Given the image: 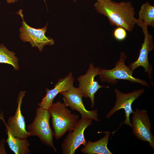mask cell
<instances>
[{
	"label": "cell",
	"mask_w": 154,
	"mask_h": 154,
	"mask_svg": "<svg viewBox=\"0 0 154 154\" xmlns=\"http://www.w3.org/2000/svg\"><path fill=\"white\" fill-rule=\"evenodd\" d=\"M92 123L90 119L81 118L78 120L73 130L66 135L61 144L62 154H74L81 145H84L87 142L84 138V131Z\"/></svg>",
	"instance_id": "cell-8"
},
{
	"label": "cell",
	"mask_w": 154,
	"mask_h": 154,
	"mask_svg": "<svg viewBox=\"0 0 154 154\" xmlns=\"http://www.w3.org/2000/svg\"><path fill=\"white\" fill-rule=\"evenodd\" d=\"M77 0H74V2H75ZM102 0H97V1H102Z\"/></svg>",
	"instance_id": "cell-21"
},
{
	"label": "cell",
	"mask_w": 154,
	"mask_h": 154,
	"mask_svg": "<svg viewBox=\"0 0 154 154\" xmlns=\"http://www.w3.org/2000/svg\"><path fill=\"white\" fill-rule=\"evenodd\" d=\"M6 133L8 135L5 142L7 143L11 149L15 154H29L30 150L29 142L27 139L21 138L13 135L6 128Z\"/></svg>",
	"instance_id": "cell-15"
},
{
	"label": "cell",
	"mask_w": 154,
	"mask_h": 154,
	"mask_svg": "<svg viewBox=\"0 0 154 154\" xmlns=\"http://www.w3.org/2000/svg\"><path fill=\"white\" fill-rule=\"evenodd\" d=\"M104 133V136L98 141H87L81 149V152L84 154H112L107 147L111 132L107 131Z\"/></svg>",
	"instance_id": "cell-14"
},
{
	"label": "cell",
	"mask_w": 154,
	"mask_h": 154,
	"mask_svg": "<svg viewBox=\"0 0 154 154\" xmlns=\"http://www.w3.org/2000/svg\"><path fill=\"white\" fill-rule=\"evenodd\" d=\"M127 57L125 53L121 52L120 53L119 59L116 62L114 68L110 70L101 69L98 74L100 81L114 85L117 83L118 80H125L150 88L145 80L132 76L133 71L125 64V61Z\"/></svg>",
	"instance_id": "cell-3"
},
{
	"label": "cell",
	"mask_w": 154,
	"mask_h": 154,
	"mask_svg": "<svg viewBox=\"0 0 154 154\" xmlns=\"http://www.w3.org/2000/svg\"><path fill=\"white\" fill-rule=\"evenodd\" d=\"M145 89H142L134 91L127 93H123L117 88H115L116 100L114 106L106 115V117L108 119L112 116L117 110L123 109L125 112V119L121 123L118 128L114 133L123 124H125L131 128L132 125L130 119V115L134 112L132 108L133 102L141 96L145 91Z\"/></svg>",
	"instance_id": "cell-6"
},
{
	"label": "cell",
	"mask_w": 154,
	"mask_h": 154,
	"mask_svg": "<svg viewBox=\"0 0 154 154\" xmlns=\"http://www.w3.org/2000/svg\"><path fill=\"white\" fill-rule=\"evenodd\" d=\"M17 0H6L7 2L9 3H14L15 2L17 1Z\"/></svg>",
	"instance_id": "cell-20"
},
{
	"label": "cell",
	"mask_w": 154,
	"mask_h": 154,
	"mask_svg": "<svg viewBox=\"0 0 154 154\" xmlns=\"http://www.w3.org/2000/svg\"><path fill=\"white\" fill-rule=\"evenodd\" d=\"M74 81L73 73L70 72L66 77L60 78L53 88L49 89L45 88L46 94L41 102L38 104V106L44 109L48 110L57 94L68 90L73 86Z\"/></svg>",
	"instance_id": "cell-13"
},
{
	"label": "cell",
	"mask_w": 154,
	"mask_h": 154,
	"mask_svg": "<svg viewBox=\"0 0 154 154\" xmlns=\"http://www.w3.org/2000/svg\"><path fill=\"white\" fill-rule=\"evenodd\" d=\"M6 140L5 139H2L0 140V154H7L5 148V144Z\"/></svg>",
	"instance_id": "cell-19"
},
{
	"label": "cell",
	"mask_w": 154,
	"mask_h": 154,
	"mask_svg": "<svg viewBox=\"0 0 154 154\" xmlns=\"http://www.w3.org/2000/svg\"><path fill=\"white\" fill-rule=\"evenodd\" d=\"M66 104L60 101L53 103L48 109L52 117L54 130V136L58 139L67 131H72L79 118L78 115L72 114Z\"/></svg>",
	"instance_id": "cell-2"
},
{
	"label": "cell",
	"mask_w": 154,
	"mask_h": 154,
	"mask_svg": "<svg viewBox=\"0 0 154 154\" xmlns=\"http://www.w3.org/2000/svg\"><path fill=\"white\" fill-rule=\"evenodd\" d=\"M132 133L138 139L147 142L154 149V136L152 133L151 123L147 110L136 109L131 118Z\"/></svg>",
	"instance_id": "cell-5"
},
{
	"label": "cell",
	"mask_w": 154,
	"mask_h": 154,
	"mask_svg": "<svg viewBox=\"0 0 154 154\" xmlns=\"http://www.w3.org/2000/svg\"><path fill=\"white\" fill-rule=\"evenodd\" d=\"M25 92L22 91L18 94L17 102V107L15 115L9 118L7 123H6L3 117L2 119L10 133L14 136L21 138L27 139L31 136L30 133L26 129L25 118L23 115L21 110L22 100L25 96Z\"/></svg>",
	"instance_id": "cell-11"
},
{
	"label": "cell",
	"mask_w": 154,
	"mask_h": 154,
	"mask_svg": "<svg viewBox=\"0 0 154 154\" xmlns=\"http://www.w3.org/2000/svg\"><path fill=\"white\" fill-rule=\"evenodd\" d=\"M113 35L117 40L119 41H123L127 37L126 30L122 27H117L114 31Z\"/></svg>",
	"instance_id": "cell-18"
},
{
	"label": "cell",
	"mask_w": 154,
	"mask_h": 154,
	"mask_svg": "<svg viewBox=\"0 0 154 154\" xmlns=\"http://www.w3.org/2000/svg\"><path fill=\"white\" fill-rule=\"evenodd\" d=\"M22 10L18 12L23 19L22 25L19 29L20 38L24 42H29L32 47H36L40 52L41 51L44 46L52 45L54 43L53 39L45 35L47 31V24L43 28L35 29L27 25L24 20Z\"/></svg>",
	"instance_id": "cell-7"
},
{
	"label": "cell",
	"mask_w": 154,
	"mask_h": 154,
	"mask_svg": "<svg viewBox=\"0 0 154 154\" xmlns=\"http://www.w3.org/2000/svg\"><path fill=\"white\" fill-rule=\"evenodd\" d=\"M51 117L48 110L40 107L37 108L34 120L27 126V129L31 136H38L43 143L51 147L56 152L53 141L54 132L49 123Z\"/></svg>",
	"instance_id": "cell-4"
},
{
	"label": "cell",
	"mask_w": 154,
	"mask_h": 154,
	"mask_svg": "<svg viewBox=\"0 0 154 154\" xmlns=\"http://www.w3.org/2000/svg\"><path fill=\"white\" fill-rule=\"evenodd\" d=\"M60 94L63 96L66 106L69 107L72 110L78 112L81 115V118L100 121L98 117V109L88 110L86 109L83 102V93L78 88L73 86L68 90Z\"/></svg>",
	"instance_id": "cell-9"
},
{
	"label": "cell",
	"mask_w": 154,
	"mask_h": 154,
	"mask_svg": "<svg viewBox=\"0 0 154 154\" xmlns=\"http://www.w3.org/2000/svg\"><path fill=\"white\" fill-rule=\"evenodd\" d=\"M101 69L100 67H94L91 63L86 73L77 78L79 82L78 88L83 93L85 98H90L92 108L94 106L95 94L97 91L102 88H110L109 86L100 85L98 81L94 79L95 77L99 74Z\"/></svg>",
	"instance_id": "cell-10"
},
{
	"label": "cell",
	"mask_w": 154,
	"mask_h": 154,
	"mask_svg": "<svg viewBox=\"0 0 154 154\" xmlns=\"http://www.w3.org/2000/svg\"><path fill=\"white\" fill-rule=\"evenodd\" d=\"M143 31L144 35V39L141 45L139 57L135 61L130 63L128 67L133 71L139 66L144 67V72H147L151 84L153 87L151 79L153 68L152 65L149 62L148 58L149 52L154 48L153 37L149 33L147 29L143 30Z\"/></svg>",
	"instance_id": "cell-12"
},
{
	"label": "cell",
	"mask_w": 154,
	"mask_h": 154,
	"mask_svg": "<svg viewBox=\"0 0 154 154\" xmlns=\"http://www.w3.org/2000/svg\"><path fill=\"white\" fill-rule=\"evenodd\" d=\"M0 63L10 64L16 70L19 69L18 59L15 53L9 50L3 44H0Z\"/></svg>",
	"instance_id": "cell-17"
},
{
	"label": "cell",
	"mask_w": 154,
	"mask_h": 154,
	"mask_svg": "<svg viewBox=\"0 0 154 154\" xmlns=\"http://www.w3.org/2000/svg\"><path fill=\"white\" fill-rule=\"evenodd\" d=\"M136 23L143 30L147 29L148 26H154V6L148 2L142 4L138 13Z\"/></svg>",
	"instance_id": "cell-16"
},
{
	"label": "cell",
	"mask_w": 154,
	"mask_h": 154,
	"mask_svg": "<svg viewBox=\"0 0 154 154\" xmlns=\"http://www.w3.org/2000/svg\"><path fill=\"white\" fill-rule=\"evenodd\" d=\"M94 6L98 13L108 18L112 25L131 32L136 23L135 9L130 2L118 3L104 0L97 1Z\"/></svg>",
	"instance_id": "cell-1"
}]
</instances>
